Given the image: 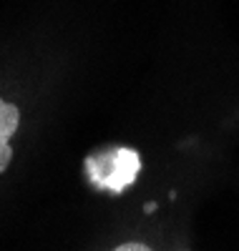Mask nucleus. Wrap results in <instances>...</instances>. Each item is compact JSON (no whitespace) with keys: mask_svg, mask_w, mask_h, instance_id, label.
Segmentation results:
<instances>
[{"mask_svg":"<svg viewBox=\"0 0 239 251\" xmlns=\"http://www.w3.org/2000/svg\"><path fill=\"white\" fill-rule=\"evenodd\" d=\"M86 171L93 186L108 194H121L141 171V158L131 149H106L86 161Z\"/></svg>","mask_w":239,"mask_h":251,"instance_id":"obj_1","label":"nucleus"},{"mask_svg":"<svg viewBox=\"0 0 239 251\" xmlns=\"http://www.w3.org/2000/svg\"><path fill=\"white\" fill-rule=\"evenodd\" d=\"M20 126V111L13 103L0 98V174H3L10 161H13V149H10V138L15 136Z\"/></svg>","mask_w":239,"mask_h":251,"instance_id":"obj_2","label":"nucleus"},{"mask_svg":"<svg viewBox=\"0 0 239 251\" xmlns=\"http://www.w3.org/2000/svg\"><path fill=\"white\" fill-rule=\"evenodd\" d=\"M111 251H151V249L146 244H141V241H126V244H121V246H116Z\"/></svg>","mask_w":239,"mask_h":251,"instance_id":"obj_3","label":"nucleus"}]
</instances>
